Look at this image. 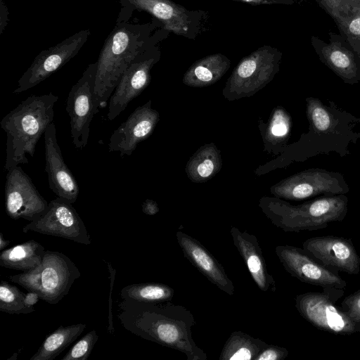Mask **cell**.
<instances>
[{
    "label": "cell",
    "instance_id": "cell-1",
    "mask_svg": "<svg viewBox=\"0 0 360 360\" xmlns=\"http://www.w3.org/2000/svg\"><path fill=\"white\" fill-rule=\"evenodd\" d=\"M117 315L122 326L143 339L179 351L188 360H206L192 338L194 316L182 305L122 299Z\"/></svg>",
    "mask_w": 360,
    "mask_h": 360
},
{
    "label": "cell",
    "instance_id": "cell-2",
    "mask_svg": "<svg viewBox=\"0 0 360 360\" xmlns=\"http://www.w3.org/2000/svg\"><path fill=\"white\" fill-rule=\"evenodd\" d=\"M306 115L309 129L300 139L288 145L275 160L276 167H285L293 162H304L319 155L335 153L343 158L351 154L350 146L360 139V118L328 100L324 104L319 98L307 97Z\"/></svg>",
    "mask_w": 360,
    "mask_h": 360
},
{
    "label": "cell",
    "instance_id": "cell-3",
    "mask_svg": "<svg viewBox=\"0 0 360 360\" xmlns=\"http://www.w3.org/2000/svg\"><path fill=\"white\" fill-rule=\"evenodd\" d=\"M152 24L117 22L96 61L94 98L101 110L107 106L122 75L136 56L152 45Z\"/></svg>",
    "mask_w": 360,
    "mask_h": 360
},
{
    "label": "cell",
    "instance_id": "cell-4",
    "mask_svg": "<svg viewBox=\"0 0 360 360\" xmlns=\"http://www.w3.org/2000/svg\"><path fill=\"white\" fill-rule=\"evenodd\" d=\"M58 99L52 92L32 95L3 117L0 124L6 134V170L27 164L26 155L34 157L38 141L53 122Z\"/></svg>",
    "mask_w": 360,
    "mask_h": 360
},
{
    "label": "cell",
    "instance_id": "cell-5",
    "mask_svg": "<svg viewBox=\"0 0 360 360\" xmlns=\"http://www.w3.org/2000/svg\"><path fill=\"white\" fill-rule=\"evenodd\" d=\"M259 207L271 223L285 232L317 231L342 221L348 211L345 194L324 195L299 205L276 197H262Z\"/></svg>",
    "mask_w": 360,
    "mask_h": 360
},
{
    "label": "cell",
    "instance_id": "cell-6",
    "mask_svg": "<svg viewBox=\"0 0 360 360\" xmlns=\"http://www.w3.org/2000/svg\"><path fill=\"white\" fill-rule=\"evenodd\" d=\"M81 273L65 255L46 250L41 264L34 269L9 277L11 281L25 289L34 291L51 304H58L67 295Z\"/></svg>",
    "mask_w": 360,
    "mask_h": 360
},
{
    "label": "cell",
    "instance_id": "cell-7",
    "mask_svg": "<svg viewBox=\"0 0 360 360\" xmlns=\"http://www.w3.org/2000/svg\"><path fill=\"white\" fill-rule=\"evenodd\" d=\"M281 53L264 45L243 58L228 78L223 96L232 101L253 96L265 87L279 70Z\"/></svg>",
    "mask_w": 360,
    "mask_h": 360
},
{
    "label": "cell",
    "instance_id": "cell-8",
    "mask_svg": "<svg viewBox=\"0 0 360 360\" xmlns=\"http://www.w3.org/2000/svg\"><path fill=\"white\" fill-rule=\"evenodd\" d=\"M345 289L323 288L322 292L297 295L295 307L302 317L315 328L335 335H350L360 332V323L353 321L336 302Z\"/></svg>",
    "mask_w": 360,
    "mask_h": 360
},
{
    "label": "cell",
    "instance_id": "cell-9",
    "mask_svg": "<svg viewBox=\"0 0 360 360\" xmlns=\"http://www.w3.org/2000/svg\"><path fill=\"white\" fill-rule=\"evenodd\" d=\"M274 197L302 200L318 195L347 194L349 186L339 172L311 168L291 175L270 188Z\"/></svg>",
    "mask_w": 360,
    "mask_h": 360
},
{
    "label": "cell",
    "instance_id": "cell-10",
    "mask_svg": "<svg viewBox=\"0 0 360 360\" xmlns=\"http://www.w3.org/2000/svg\"><path fill=\"white\" fill-rule=\"evenodd\" d=\"M96 62L89 64L82 77L72 86L67 98L66 111L70 118L72 142L76 148L86 147L90 124L99 110L95 103L94 87Z\"/></svg>",
    "mask_w": 360,
    "mask_h": 360
},
{
    "label": "cell",
    "instance_id": "cell-11",
    "mask_svg": "<svg viewBox=\"0 0 360 360\" xmlns=\"http://www.w3.org/2000/svg\"><path fill=\"white\" fill-rule=\"evenodd\" d=\"M34 231L60 237L84 245L91 239L82 219L72 204L60 198L52 200L45 212L22 228L23 233Z\"/></svg>",
    "mask_w": 360,
    "mask_h": 360
},
{
    "label": "cell",
    "instance_id": "cell-12",
    "mask_svg": "<svg viewBox=\"0 0 360 360\" xmlns=\"http://www.w3.org/2000/svg\"><path fill=\"white\" fill-rule=\"evenodd\" d=\"M91 34L82 30L59 44L41 51L18 82L13 94L24 92L43 82L74 58Z\"/></svg>",
    "mask_w": 360,
    "mask_h": 360
},
{
    "label": "cell",
    "instance_id": "cell-13",
    "mask_svg": "<svg viewBox=\"0 0 360 360\" xmlns=\"http://www.w3.org/2000/svg\"><path fill=\"white\" fill-rule=\"evenodd\" d=\"M160 54L152 45L139 53L122 75L108 103L107 118L115 120L149 85L150 70Z\"/></svg>",
    "mask_w": 360,
    "mask_h": 360
},
{
    "label": "cell",
    "instance_id": "cell-14",
    "mask_svg": "<svg viewBox=\"0 0 360 360\" xmlns=\"http://www.w3.org/2000/svg\"><path fill=\"white\" fill-rule=\"evenodd\" d=\"M7 172L5 184L7 214L13 219H23L30 222L37 219L47 210L49 202L20 166Z\"/></svg>",
    "mask_w": 360,
    "mask_h": 360
},
{
    "label": "cell",
    "instance_id": "cell-15",
    "mask_svg": "<svg viewBox=\"0 0 360 360\" xmlns=\"http://www.w3.org/2000/svg\"><path fill=\"white\" fill-rule=\"evenodd\" d=\"M275 252L286 271L302 282L322 288L345 289L347 287V282L338 271L323 265L303 248L278 245Z\"/></svg>",
    "mask_w": 360,
    "mask_h": 360
},
{
    "label": "cell",
    "instance_id": "cell-16",
    "mask_svg": "<svg viewBox=\"0 0 360 360\" xmlns=\"http://www.w3.org/2000/svg\"><path fill=\"white\" fill-rule=\"evenodd\" d=\"M302 247L310 255L326 267L357 275L360 257L351 239L335 236H315L307 239Z\"/></svg>",
    "mask_w": 360,
    "mask_h": 360
},
{
    "label": "cell",
    "instance_id": "cell-17",
    "mask_svg": "<svg viewBox=\"0 0 360 360\" xmlns=\"http://www.w3.org/2000/svg\"><path fill=\"white\" fill-rule=\"evenodd\" d=\"M149 100L135 110L116 129L110 137L109 152H120L130 156L139 143L147 139L160 120L159 112L152 108Z\"/></svg>",
    "mask_w": 360,
    "mask_h": 360
},
{
    "label": "cell",
    "instance_id": "cell-18",
    "mask_svg": "<svg viewBox=\"0 0 360 360\" xmlns=\"http://www.w3.org/2000/svg\"><path fill=\"white\" fill-rule=\"evenodd\" d=\"M122 9L117 22L127 21L134 10L149 13L163 28L175 34L189 37L193 21L191 13L172 0H119Z\"/></svg>",
    "mask_w": 360,
    "mask_h": 360
},
{
    "label": "cell",
    "instance_id": "cell-19",
    "mask_svg": "<svg viewBox=\"0 0 360 360\" xmlns=\"http://www.w3.org/2000/svg\"><path fill=\"white\" fill-rule=\"evenodd\" d=\"M45 170L48 174L49 188L61 199L72 204L79 195V186L62 155L53 122L44 132Z\"/></svg>",
    "mask_w": 360,
    "mask_h": 360
},
{
    "label": "cell",
    "instance_id": "cell-20",
    "mask_svg": "<svg viewBox=\"0 0 360 360\" xmlns=\"http://www.w3.org/2000/svg\"><path fill=\"white\" fill-rule=\"evenodd\" d=\"M176 236L184 257L191 264L211 283L233 295L235 292L233 283L217 258L200 241L186 233L178 231Z\"/></svg>",
    "mask_w": 360,
    "mask_h": 360
},
{
    "label": "cell",
    "instance_id": "cell-21",
    "mask_svg": "<svg viewBox=\"0 0 360 360\" xmlns=\"http://www.w3.org/2000/svg\"><path fill=\"white\" fill-rule=\"evenodd\" d=\"M230 233L233 242L245 263L251 277L263 292L276 290V281L268 268L257 237L232 226Z\"/></svg>",
    "mask_w": 360,
    "mask_h": 360
},
{
    "label": "cell",
    "instance_id": "cell-22",
    "mask_svg": "<svg viewBox=\"0 0 360 360\" xmlns=\"http://www.w3.org/2000/svg\"><path fill=\"white\" fill-rule=\"evenodd\" d=\"M259 129L264 150L274 155L281 154L288 146L292 129V117L282 106L275 108L267 123L259 121Z\"/></svg>",
    "mask_w": 360,
    "mask_h": 360
},
{
    "label": "cell",
    "instance_id": "cell-23",
    "mask_svg": "<svg viewBox=\"0 0 360 360\" xmlns=\"http://www.w3.org/2000/svg\"><path fill=\"white\" fill-rule=\"evenodd\" d=\"M230 60L221 53L207 56L193 63L183 77L184 84L205 87L218 82L228 71Z\"/></svg>",
    "mask_w": 360,
    "mask_h": 360
},
{
    "label": "cell",
    "instance_id": "cell-24",
    "mask_svg": "<svg viewBox=\"0 0 360 360\" xmlns=\"http://www.w3.org/2000/svg\"><path fill=\"white\" fill-rule=\"evenodd\" d=\"M222 167L220 150L213 143L200 147L186 165L188 178L193 183H203L214 177Z\"/></svg>",
    "mask_w": 360,
    "mask_h": 360
},
{
    "label": "cell",
    "instance_id": "cell-25",
    "mask_svg": "<svg viewBox=\"0 0 360 360\" xmlns=\"http://www.w3.org/2000/svg\"><path fill=\"white\" fill-rule=\"evenodd\" d=\"M45 251V248L39 243L34 240H28L2 250L0 266L28 272L41 264Z\"/></svg>",
    "mask_w": 360,
    "mask_h": 360
},
{
    "label": "cell",
    "instance_id": "cell-26",
    "mask_svg": "<svg viewBox=\"0 0 360 360\" xmlns=\"http://www.w3.org/2000/svg\"><path fill=\"white\" fill-rule=\"evenodd\" d=\"M83 323L60 326L49 335L30 360H52L76 340L86 328Z\"/></svg>",
    "mask_w": 360,
    "mask_h": 360
},
{
    "label": "cell",
    "instance_id": "cell-27",
    "mask_svg": "<svg viewBox=\"0 0 360 360\" xmlns=\"http://www.w3.org/2000/svg\"><path fill=\"white\" fill-rule=\"evenodd\" d=\"M267 343L242 331H233L226 341L219 360H255Z\"/></svg>",
    "mask_w": 360,
    "mask_h": 360
},
{
    "label": "cell",
    "instance_id": "cell-28",
    "mask_svg": "<svg viewBox=\"0 0 360 360\" xmlns=\"http://www.w3.org/2000/svg\"><path fill=\"white\" fill-rule=\"evenodd\" d=\"M174 289L160 283L131 284L124 287L120 292L122 299H132L146 302H168L172 300Z\"/></svg>",
    "mask_w": 360,
    "mask_h": 360
},
{
    "label": "cell",
    "instance_id": "cell-29",
    "mask_svg": "<svg viewBox=\"0 0 360 360\" xmlns=\"http://www.w3.org/2000/svg\"><path fill=\"white\" fill-rule=\"evenodd\" d=\"M25 293L16 286L1 281L0 284V311L10 314H29L34 311L24 302Z\"/></svg>",
    "mask_w": 360,
    "mask_h": 360
},
{
    "label": "cell",
    "instance_id": "cell-30",
    "mask_svg": "<svg viewBox=\"0 0 360 360\" xmlns=\"http://www.w3.org/2000/svg\"><path fill=\"white\" fill-rule=\"evenodd\" d=\"M98 335L96 330H91L79 340L62 360H86L97 342Z\"/></svg>",
    "mask_w": 360,
    "mask_h": 360
},
{
    "label": "cell",
    "instance_id": "cell-31",
    "mask_svg": "<svg viewBox=\"0 0 360 360\" xmlns=\"http://www.w3.org/2000/svg\"><path fill=\"white\" fill-rule=\"evenodd\" d=\"M340 307L353 321L360 323V288L345 297Z\"/></svg>",
    "mask_w": 360,
    "mask_h": 360
},
{
    "label": "cell",
    "instance_id": "cell-32",
    "mask_svg": "<svg viewBox=\"0 0 360 360\" xmlns=\"http://www.w3.org/2000/svg\"><path fill=\"white\" fill-rule=\"evenodd\" d=\"M288 350L280 346L267 345L255 360H283L288 356Z\"/></svg>",
    "mask_w": 360,
    "mask_h": 360
},
{
    "label": "cell",
    "instance_id": "cell-33",
    "mask_svg": "<svg viewBox=\"0 0 360 360\" xmlns=\"http://www.w3.org/2000/svg\"><path fill=\"white\" fill-rule=\"evenodd\" d=\"M108 269L110 273V296H109V310H108V332L109 333H113L114 327L112 324V290L113 288V284L115 282V277L116 270L113 268V266L108 262Z\"/></svg>",
    "mask_w": 360,
    "mask_h": 360
},
{
    "label": "cell",
    "instance_id": "cell-34",
    "mask_svg": "<svg viewBox=\"0 0 360 360\" xmlns=\"http://www.w3.org/2000/svg\"><path fill=\"white\" fill-rule=\"evenodd\" d=\"M142 211L148 215H155L159 212V207L155 201L147 199L142 204Z\"/></svg>",
    "mask_w": 360,
    "mask_h": 360
},
{
    "label": "cell",
    "instance_id": "cell-35",
    "mask_svg": "<svg viewBox=\"0 0 360 360\" xmlns=\"http://www.w3.org/2000/svg\"><path fill=\"white\" fill-rule=\"evenodd\" d=\"M39 299V295L36 292L28 290L27 292L25 293L24 302L27 307L34 308L33 306Z\"/></svg>",
    "mask_w": 360,
    "mask_h": 360
},
{
    "label": "cell",
    "instance_id": "cell-36",
    "mask_svg": "<svg viewBox=\"0 0 360 360\" xmlns=\"http://www.w3.org/2000/svg\"><path fill=\"white\" fill-rule=\"evenodd\" d=\"M8 20V9L6 5L4 4L3 0H1V25H0V33L3 32L5 27L7 24Z\"/></svg>",
    "mask_w": 360,
    "mask_h": 360
},
{
    "label": "cell",
    "instance_id": "cell-37",
    "mask_svg": "<svg viewBox=\"0 0 360 360\" xmlns=\"http://www.w3.org/2000/svg\"><path fill=\"white\" fill-rule=\"evenodd\" d=\"M243 3H248L252 5H262V4H274L283 2V0H233Z\"/></svg>",
    "mask_w": 360,
    "mask_h": 360
},
{
    "label": "cell",
    "instance_id": "cell-38",
    "mask_svg": "<svg viewBox=\"0 0 360 360\" xmlns=\"http://www.w3.org/2000/svg\"><path fill=\"white\" fill-rule=\"evenodd\" d=\"M349 29L354 34H360V18L353 20L349 24Z\"/></svg>",
    "mask_w": 360,
    "mask_h": 360
},
{
    "label": "cell",
    "instance_id": "cell-39",
    "mask_svg": "<svg viewBox=\"0 0 360 360\" xmlns=\"http://www.w3.org/2000/svg\"><path fill=\"white\" fill-rule=\"evenodd\" d=\"M9 243L10 240H6L4 238L3 233H0V250H4V249L6 248V247L9 245Z\"/></svg>",
    "mask_w": 360,
    "mask_h": 360
}]
</instances>
